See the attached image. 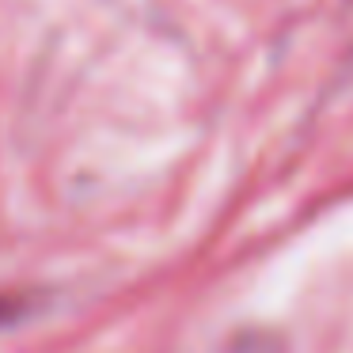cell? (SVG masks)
Segmentation results:
<instances>
[{"mask_svg":"<svg viewBox=\"0 0 353 353\" xmlns=\"http://www.w3.org/2000/svg\"><path fill=\"white\" fill-rule=\"evenodd\" d=\"M16 312H19V304H16V300H0V323H4V319H12Z\"/></svg>","mask_w":353,"mask_h":353,"instance_id":"cell-1","label":"cell"}]
</instances>
